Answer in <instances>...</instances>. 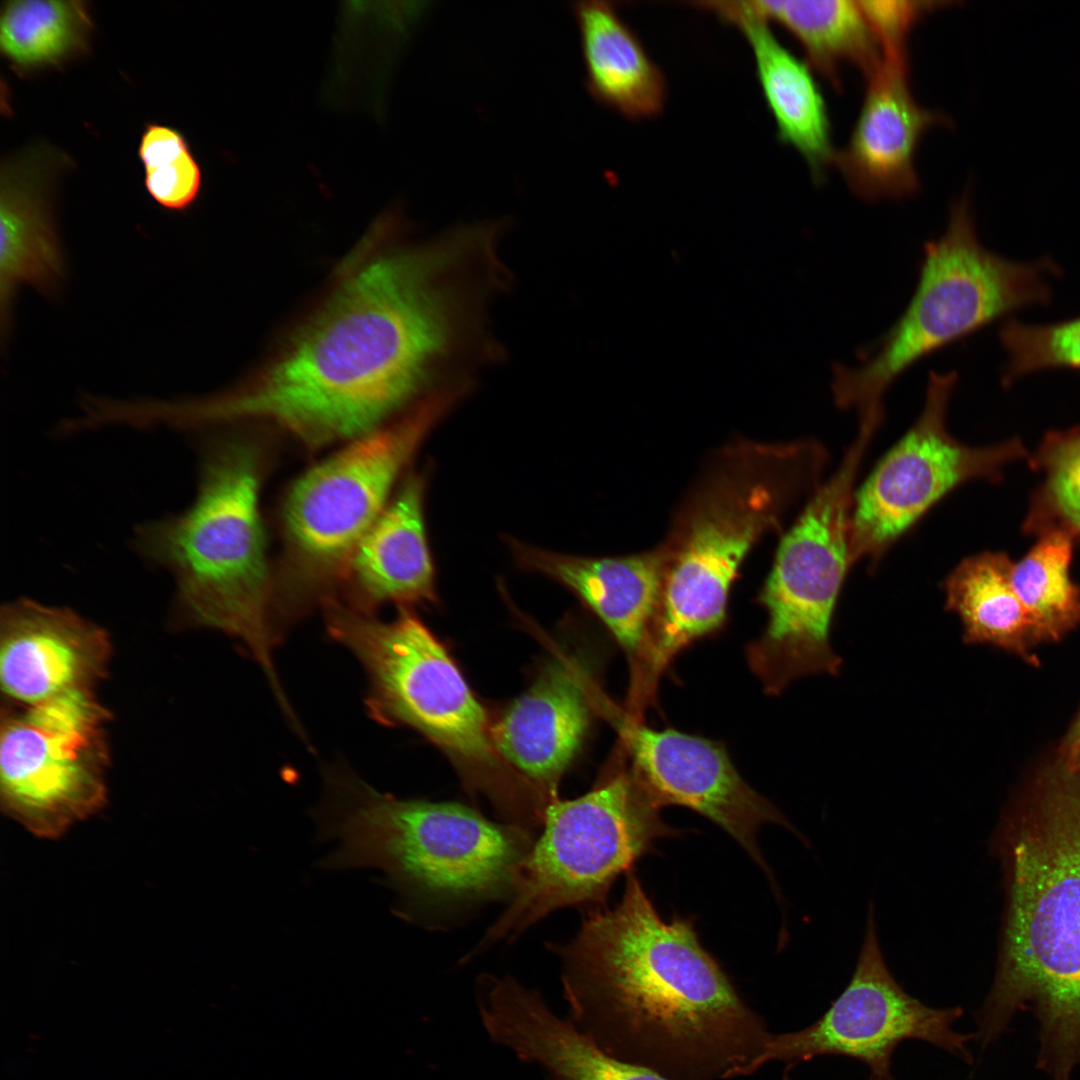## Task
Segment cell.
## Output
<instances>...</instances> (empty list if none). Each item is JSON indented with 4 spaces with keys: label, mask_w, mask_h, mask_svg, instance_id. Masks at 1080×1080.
I'll return each mask as SVG.
<instances>
[{
    "label": "cell",
    "mask_w": 1080,
    "mask_h": 1080,
    "mask_svg": "<svg viewBox=\"0 0 1080 1080\" xmlns=\"http://www.w3.org/2000/svg\"><path fill=\"white\" fill-rule=\"evenodd\" d=\"M1012 565L1000 552L963 560L945 580V608L960 617L965 643L992 644L1038 665L1031 649L1040 643L1034 623L1012 587Z\"/></svg>",
    "instance_id": "obj_25"
},
{
    "label": "cell",
    "mask_w": 1080,
    "mask_h": 1080,
    "mask_svg": "<svg viewBox=\"0 0 1080 1080\" xmlns=\"http://www.w3.org/2000/svg\"><path fill=\"white\" fill-rule=\"evenodd\" d=\"M868 1080H877V1079L870 1076V1078Z\"/></svg>",
    "instance_id": "obj_34"
},
{
    "label": "cell",
    "mask_w": 1080,
    "mask_h": 1080,
    "mask_svg": "<svg viewBox=\"0 0 1080 1080\" xmlns=\"http://www.w3.org/2000/svg\"><path fill=\"white\" fill-rule=\"evenodd\" d=\"M543 826L510 904L487 930L481 947L512 939L560 908L599 909L616 878L656 840L679 834L625 770L581 797L552 800Z\"/></svg>",
    "instance_id": "obj_11"
},
{
    "label": "cell",
    "mask_w": 1080,
    "mask_h": 1080,
    "mask_svg": "<svg viewBox=\"0 0 1080 1080\" xmlns=\"http://www.w3.org/2000/svg\"><path fill=\"white\" fill-rule=\"evenodd\" d=\"M138 155L145 171V188L159 206L184 211L194 203L201 190V170L181 132L162 124H147Z\"/></svg>",
    "instance_id": "obj_30"
},
{
    "label": "cell",
    "mask_w": 1080,
    "mask_h": 1080,
    "mask_svg": "<svg viewBox=\"0 0 1080 1080\" xmlns=\"http://www.w3.org/2000/svg\"><path fill=\"white\" fill-rule=\"evenodd\" d=\"M1073 538L1052 530L1017 563L1010 581L1028 611L1039 643L1062 639L1080 623V587L1069 573Z\"/></svg>",
    "instance_id": "obj_28"
},
{
    "label": "cell",
    "mask_w": 1080,
    "mask_h": 1080,
    "mask_svg": "<svg viewBox=\"0 0 1080 1080\" xmlns=\"http://www.w3.org/2000/svg\"><path fill=\"white\" fill-rule=\"evenodd\" d=\"M999 336L1007 354L1006 383L1044 369L1080 370V317L1046 325L1009 320Z\"/></svg>",
    "instance_id": "obj_31"
},
{
    "label": "cell",
    "mask_w": 1080,
    "mask_h": 1080,
    "mask_svg": "<svg viewBox=\"0 0 1080 1080\" xmlns=\"http://www.w3.org/2000/svg\"><path fill=\"white\" fill-rule=\"evenodd\" d=\"M1039 772L1058 779L1080 781V711Z\"/></svg>",
    "instance_id": "obj_33"
},
{
    "label": "cell",
    "mask_w": 1080,
    "mask_h": 1080,
    "mask_svg": "<svg viewBox=\"0 0 1080 1080\" xmlns=\"http://www.w3.org/2000/svg\"><path fill=\"white\" fill-rule=\"evenodd\" d=\"M262 472L254 443L215 439L204 450L192 505L139 525L133 546L171 575L184 615L241 641L284 704L272 656L279 632L259 505Z\"/></svg>",
    "instance_id": "obj_5"
},
{
    "label": "cell",
    "mask_w": 1080,
    "mask_h": 1080,
    "mask_svg": "<svg viewBox=\"0 0 1080 1080\" xmlns=\"http://www.w3.org/2000/svg\"><path fill=\"white\" fill-rule=\"evenodd\" d=\"M109 710L94 690L2 711L0 801L29 832L55 839L107 800Z\"/></svg>",
    "instance_id": "obj_12"
},
{
    "label": "cell",
    "mask_w": 1080,
    "mask_h": 1080,
    "mask_svg": "<svg viewBox=\"0 0 1080 1080\" xmlns=\"http://www.w3.org/2000/svg\"><path fill=\"white\" fill-rule=\"evenodd\" d=\"M504 291L481 237L461 226L359 264L250 384L196 399L202 427L257 420L309 449L354 440L437 397L461 400L497 360L489 307Z\"/></svg>",
    "instance_id": "obj_1"
},
{
    "label": "cell",
    "mask_w": 1080,
    "mask_h": 1080,
    "mask_svg": "<svg viewBox=\"0 0 1080 1080\" xmlns=\"http://www.w3.org/2000/svg\"><path fill=\"white\" fill-rule=\"evenodd\" d=\"M693 5L738 28L753 52L756 75L773 116L778 139L806 162L816 184L834 163L832 125L822 89L811 66L774 35L770 22L747 1H699Z\"/></svg>",
    "instance_id": "obj_21"
},
{
    "label": "cell",
    "mask_w": 1080,
    "mask_h": 1080,
    "mask_svg": "<svg viewBox=\"0 0 1080 1080\" xmlns=\"http://www.w3.org/2000/svg\"><path fill=\"white\" fill-rule=\"evenodd\" d=\"M768 22L785 28L800 44L806 62L834 88H841L842 67L858 68L865 78L881 64L876 39L858 1H747Z\"/></svg>",
    "instance_id": "obj_26"
},
{
    "label": "cell",
    "mask_w": 1080,
    "mask_h": 1080,
    "mask_svg": "<svg viewBox=\"0 0 1080 1080\" xmlns=\"http://www.w3.org/2000/svg\"><path fill=\"white\" fill-rule=\"evenodd\" d=\"M553 947L571 1020L608 1054L671 1080L758 1070L771 1033L693 923L663 920L631 871L614 908L595 909Z\"/></svg>",
    "instance_id": "obj_2"
},
{
    "label": "cell",
    "mask_w": 1080,
    "mask_h": 1080,
    "mask_svg": "<svg viewBox=\"0 0 1080 1080\" xmlns=\"http://www.w3.org/2000/svg\"><path fill=\"white\" fill-rule=\"evenodd\" d=\"M882 59L908 63V40L915 26L948 1H858Z\"/></svg>",
    "instance_id": "obj_32"
},
{
    "label": "cell",
    "mask_w": 1080,
    "mask_h": 1080,
    "mask_svg": "<svg viewBox=\"0 0 1080 1080\" xmlns=\"http://www.w3.org/2000/svg\"><path fill=\"white\" fill-rule=\"evenodd\" d=\"M874 903L850 982L816 1022L796 1032L771 1034L758 1069L771 1061L797 1064L834 1055L866 1064L871 1077L893 1080L891 1057L896 1046L916 1039L931 1043L970 1063L967 1042L975 1034L953 1029L961 1007L936 1009L910 996L891 974L876 932Z\"/></svg>",
    "instance_id": "obj_14"
},
{
    "label": "cell",
    "mask_w": 1080,
    "mask_h": 1080,
    "mask_svg": "<svg viewBox=\"0 0 1080 1080\" xmlns=\"http://www.w3.org/2000/svg\"><path fill=\"white\" fill-rule=\"evenodd\" d=\"M1045 480L1035 495L1025 528L1059 530L1080 539V429L1049 433L1033 458Z\"/></svg>",
    "instance_id": "obj_29"
},
{
    "label": "cell",
    "mask_w": 1080,
    "mask_h": 1080,
    "mask_svg": "<svg viewBox=\"0 0 1080 1080\" xmlns=\"http://www.w3.org/2000/svg\"><path fill=\"white\" fill-rule=\"evenodd\" d=\"M877 428L860 425L841 466L811 495L784 535L760 601L768 623L748 648V660L766 690L777 694L793 680L840 673L830 643L831 624L850 568L849 531L853 485Z\"/></svg>",
    "instance_id": "obj_10"
},
{
    "label": "cell",
    "mask_w": 1080,
    "mask_h": 1080,
    "mask_svg": "<svg viewBox=\"0 0 1080 1080\" xmlns=\"http://www.w3.org/2000/svg\"><path fill=\"white\" fill-rule=\"evenodd\" d=\"M506 543L517 568L548 577L573 592L605 624L626 652L631 668L641 661L659 614L663 547L625 556L556 553L512 537ZM631 669V670H632Z\"/></svg>",
    "instance_id": "obj_19"
},
{
    "label": "cell",
    "mask_w": 1080,
    "mask_h": 1080,
    "mask_svg": "<svg viewBox=\"0 0 1080 1080\" xmlns=\"http://www.w3.org/2000/svg\"><path fill=\"white\" fill-rule=\"evenodd\" d=\"M571 11L593 99L631 120L658 116L667 98L665 76L613 3L578 1Z\"/></svg>",
    "instance_id": "obj_23"
},
{
    "label": "cell",
    "mask_w": 1080,
    "mask_h": 1080,
    "mask_svg": "<svg viewBox=\"0 0 1080 1080\" xmlns=\"http://www.w3.org/2000/svg\"><path fill=\"white\" fill-rule=\"evenodd\" d=\"M1049 263H1019L980 242L964 194L949 212L945 232L926 243L913 296L857 366L833 368L832 393L860 421L883 418V397L914 364L1004 315L1051 297Z\"/></svg>",
    "instance_id": "obj_8"
},
{
    "label": "cell",
    "mask_w": 1080,
    "mask_h": 1080,
    "mask_svg": "<svg viewBox=\"0 0 1080 1080\" xmlns=\"http://www.w3.org/2000/svg\"><path fill=\"white\" fill-rule=\"evenodd\" d=\"M632 762L631 776L656 808L680 805L721 827L774 879L757 845L766 823L781 825L807 843L787 818L739 775L725 749L673 729L654 730L627 711L605 709Z\"/></svg>",
    "instance_id": "obj_15"
},
{
    "label": "cell",
    "mask_w": 1080,
    "mask_h": 1080,
    "mask_svg": "<svg viewBox=\"0 0 1080 1080\" xmlns=\"http://www.w3.org/2000/svg\"><path fill=\"white\" fill-rule=\"evenodd\" d=\"M70 164L56 147L37 143L9 155L0 168V333L11 335L20 289L56 299L66 260L54 215L56 180Z\"/></svg>",
    "instance_id": "obj_17"
},
{
    "label": "cell",
    "mask_w": 1080,
    "mask_h": 1080,
    "mask_svg": "<svg viewBox=\"0 0 1080 1080\" xmlns=\"http://www.w3.org/2000/svg\"><path fill=\"white\" fill-rule=\"evenodd\" d=\"M93 31L86 1H6L0 12V51L24 76L85 56Z\"/></svg>",
    "instance_id": "obj_27"
},
{
    "label": "cell",
    "mask_w": 1080,
    "mask_h": 1080,
    "mask_svg": "<svg viewBox=\"0 0 1080 1080\" xmlns=\"http://www.w3.org/2000/svg\"><path fill=\"white\" fill-rule=\"evenodd\" d=\"M866 80L856 121L833 165L863 200L911 196L920 189L915 169L918 146L927 131L949 120L916 100L908 63L882 59Z\"/></svg>",
    "instance_id": "obj_18"
},
{
    "label": "cell",
    "mask_w": 1080,
    "mask_h": 1080,
    "mask_svg": "<svg viewBox=\"0 0 1080 1080\" xmlns=\"http://www.w3.org/2000/svg\"><path fill=\"white\" fill-rule=\"evenodd\" d=\"M825 458L822 447L812 442L746 443L721 456L662 545V598L636 671L641 688L655 692L673 658L720 627L745 556L761 536L778 527L799 493L820 486Z\"/></svg>",
    "instance_id": "obj_6"
},
{
    "label": "cell",
    "mask_w": 1080,
    "mask_h": 1080,
    "mask_svg": "<svg viewBox=\"0 0 1080 1080\" xmlns=\"http://www.w3.org/2000/svg\"><path fill=\"white\" fill-rule=\"evenodd\" d=\"M492 1036L552 1080H671L608 1054L571 1019L554 1013L535 990L518 992L502 1005Z\"/></svg>",
    "instance_id": "obj_24"
},
{
    "label": "cell",
    "mask_w": 1080,
    "mask_h": 1080,
    "mask_svg": "<svg viewBox=\"0 0 1080 1080\" xmlns=\"http://www.w3.org/2000/svg\"><path fill=\"white\" fill-rule=\"evenodd\" d=\"M426 480L410 474L353 550L341 583L348 605L370 613L376 606L433 602L435 568L424 519Z\"/></svg>",
    "instance_id": "obj_22"
},
{
    "label": "cell",
    "mask_w": 1080,
    "mask_h": 1080,
    "mask_svg": "<svg viewBox=\"0 0 1080 1080\" xmlns=\"http://www.w3.org/2000/svg\"><path fill=\"white\" fill-rule=\"evenodd\" d=\"M589 720L590 698L581 670L569 661H553L491 725V740L499 757L552 801Z\"/></svg>",
    "instance_id": "obj_20"
},
{
    "label": "cell",
    "mask_w": 1080,
    "mask_h": 1080,
    "mask_svg": "<svg viewBox=\"0 0 1080 1080\" xmlns=\"http://www.w3.org/2000/svg\"><path fill=\"white\" fill-rule=\"evenodd\" d=\"M1009 856L1004 951L976 1016L977 1040L994 1042L1031 1008L1039 1068L1072 1080L1080 1065V787L1034 782Z\"/></svg>",
    "instance_id": "obj_3"
},
{
    "label": "cell",
    "mask_w": 1080,
    "mask_h": 1080,
    "mask_svg": "<svg viewBox=\"0 0 1080 1080\" xmlns=\"http://www.w3.org/2000/svg\"><path fill=\"white\" fill-rule=\"evenodd\" d=\"M955 372H931L923 409L853 497L851 564L877 561L888 547L951 490L972 479L997 480L1025 456L1019 440L973 448L950 435L946 416Z\"/></svg>",
    "instance_id": "obj_13"
},
{
    "label": "cell",
    "mask_w": 1080,
    "mask_h": 1080,
    "mask_svg": "<svg viewBox=\"0 0 1080 1080\" xmlns=\"http://www.w3.org/2000/svg\"><path fill=\"white\" fill-rule=\"evenodd\" d=\"M327 631L364 667L370 716L407 725L437 745L505 821L528 812V784L503 771L486 712L443 645L406 607L381 621L338 598L323 603Z\"/></svg>",
    "instance_id": "obj_7"
},
{
    "label": "cell",
    "mask_w": 1080,
    "mask_h": 1080,
    "mask_svg": "<svg viewBox=\"0 0 1080 1080\" xmlns=\"http://www.w3.org/2000/svg\"><path fill=\"white\" fill-rule=\"evenodd\" d=\"M111 658L108 632L70 608L27 598L1 608L0 683L11 704L94 690Z\"/></svg>",
    "instance_id": "obj_16"
},
{
    "label": "cell",
    "mask_w": 1080,
    "mask_h": 1080,
    "mask_svg": "<svg viewBox=\"0 0 1080 1080\" xmlns=\"http://www.w3.org/2000/svg\"><path fill=\"white\" fill-rule=\"evenodd\" d=\"M454 406L442 398L424 401L352 440L291 485L281 510L285 551L276 582L283 617L333 596L353 550L387 506L401 472Z\"/></svg>",
    "instance_id": "obj_9"
},
{
    "label": "cell",
    "mask_w": 1080,
    "mask_h": 1080,
    "mask_svg": "<svg viewBox=\"0 0 1080 1080\" xmlns=\"http://www.w3.org/2000/svg\"><path fill=\"white\" fill-rule=\"evenodd\" d=\"M314 818L320 839L337 841L321 865L383 872L399 895L397 913L410 920L511 899L535 843L525 828L458 803L399 799L344 770L327 777Z\"/></svg>",
    "instance_id": "obj_4"
}]
</instances>
